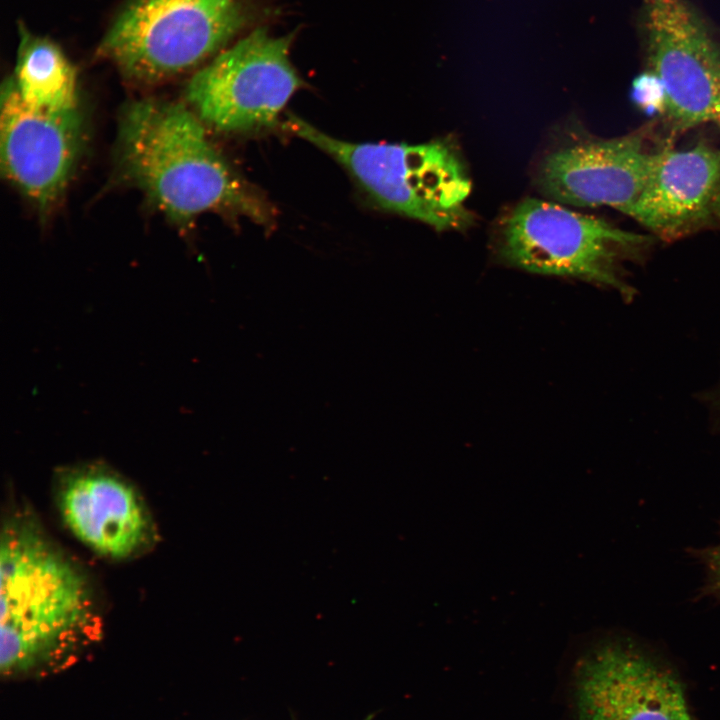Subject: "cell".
Returning a JSON list of instances; mask_svg holds the SVG:
<instances>
[{"mask_svg": "<svg viewBox=\"0 0 720 720\" xmlns=\"http://www.w3.org/2000/svg\"><path fill=\"white\" fill-rule=\"evenodd\" d=\"M704 569V582L700 590L702 597L712 598L720 603V540L718 543L700 549H689Z\"/></svg>", "mask_w": 720, "mask_h": 720, "instance_id": "obj_14", "label": "cell"}, {"mask_svg": "<svg viewBox=\"0 0 720 720\" xmlns=\"http://www.w3.org/2000/svg\"><path fill=\"white\" fill-rule=\"evenodd\" d=\"M52 489L65 528L106 560L136 559L159 541L155 519L140 490L103 462L58 468Z\"/></svg>", "mask_w": 720, "mask_h": 720, "instance_id": "obj_8", "label": "cell"}, {"mask_svg": "<svg viewBox=\"0 0 720 720\" xmlns=\"http://www.w3.org/2000/svg\"><path fill=\"white\" fill-rule=\"evenodd\" d=\"M719 190L720 148L701 140L678 150L666 142L627 216L662 240H678L711 223Z\"/></svg>", "mask_w": 720, "mask_h": 720, "instance_id": "obj_12", "label": "cell"}, {"mask_svg": "<svg viewBox=\"0 0 720 720\" xmlns=\"http://www.w3.org/2000/svg\"><path fill=\"white\" fill-rule=\"evenodd\" d=\"M83 138V117L78 107H32L21 99L12 77L5 79L1 89L2 172L40 212L48 211L64 192Z\"/></svg>", "mask_w": 720, "mask_h": 720, "instance_id": "obj_11", "label": "cell"}, {"mask_svg": "<svg viewBox=\"0 0 720 720\" xmlns=\"http://www.w3.org/2000/svg\"><path fill=\"white\" fill-rule=\"evenodd\" d=\"M255 17L252 0H130L97 53L130 80L159 82L221 52Z\"/></svg>", "mask_w": 720, "mask_h": 720, "instance_id": "obj_5", "label": "cell"}, {"mask_svg": "<svg viewBox=\"0 0 720 720\" xmlns=\"http://www.w3.org/2000/svg\"><path fill=\"white\" fill-rule=\"evenodd\" d=\"M18 40L11 77L21 99L40 109L78 107L76 70L62 48L24 23L18 25Z\"/></svg>", "mask_w": 720, "mask_h": 720, "instance_id": "obj_13", "label": "cell"}, {"mask_svg": "<svg viewBox=\"0 0 720 720\" xmlns=\"http://www.w3.org/2000/svg\"><path fill=\"white\" fill-rule=\"evenodd\" d=\"M715 215L720 218V190L715 202Z\"/></svg>", "mask_w": 720, "mask_h": 720, "instance_id": "obj_15", "label": "cell"}, {"mask_svg": "<svg viewBox=\"0 0 720 720\" xmlns=\"http://www.w3.org/2000/svg\"><path fill=\"white\" fill-rule=\"evenodd\" d=\"M580 720H695L681 683L631 639L604 638L576 665Z\"/></svg>", "mask_w": 720, "mask_h": 720, "instance_id": "obj_9", "label": "cell"}, {"mask_svg": "<svg viewBox=\"0 0 720 720\" xmlns=\"http://www.w3.org/2000/svg\"><path fill=\"white\" fill-rule=\"evenodd\" d=\"M639 24L668 141L700 125L720 128V42L701 15L687 0H642Z\"/></svg>", "mask_w": 720, "mask_h": 720, "instance_id": "obj_6", "label": "cell"}, {"mask_svg": "<svg viewBox=\"0 0 720 720\" xmlns=\"http://www.w3.org/2000/svg\"><path fill=\"white\" fill-rule=\"evenodd\" d=\"M292 35L258 27L193 74L186 99L199 118L226 132L274 126L303 86L290 60Z\"/></svg>", "mask_w": 720, "mask_h": 720, "instance_id": "obj_7", "label": "cell"}, {"mask_svg": "<svg viewBox=\"0 0 720 720\" xmlns=\"http://www.w3.org/2000/svg\"><path fill=\"white\" fill-rule=\"evenodd\" d=\"M285 126L333 157L383 209L437 231L464 230L472 224L465 204L471 181L459 153L447 141L348 142L292 114Z\"/></svg>", "mask_w": 720, "mask_h": 720, "instance_id": "obj_3", "label": "cell"}, {"mask_svg": "<svg viewBox=\"0 0 720 720\" xmlns=\"http://www.w3.org/2000/svg\"><path fill=\"white\" fill-rule=\"evenodd\" d=\"M92 577L24 504L0 533V667L16 675L72 663L103 632Z\"/></svg>", "mask_w": 720, "mask_h": 720, "instance_id": "obj_1", "label": "cell"}, {"mask_svg": "<svg viewBox=\"0 0 720 720\" xmlns=\"http://www.w3.org/2000/svg\"><path fill=\"white\" fill-rule=\"evenodd\" d=\"M652 240L555 202L527 198L504 217L496 248L511 267L585 281L629 297L633 288L626 266L639 261Z\"/></svg>", "mask_w": 720, "mask_h": 720, "instance_id": "obj_4", "label": "cell"}, {"mask_svg": "<svg viewBox=\"0 0 720 720\" xmlns=\"http://www.w3.org/2000/svg\"><path fill=\"white\" fill-rule=\"evenodd\" d=\"M653 124L626 135H580L548 152L537 185L550 199L579 207L608 206L626 215L651 173L657 150Z\"/></svg>", "mask_w": 720, "mask_h": 720, "instance_id": "obj_10", "label": "cell"}, {"mask_svg": "<svg viewBox=\"0 0 720 720\" xmlns=\"http://www.w3.org/2000/svg\"><path fill=\"white\" fill-rule=\"evenodd\" d=\"M202 122L181 104L131 102L118 133L122 175L179 223L207 211L265 221V204L211 144Z\"/></svg>", "mask_w": 720, "mask_h": 720, "instance_id": "obj_2", "label": "cell"}]
</instances>
